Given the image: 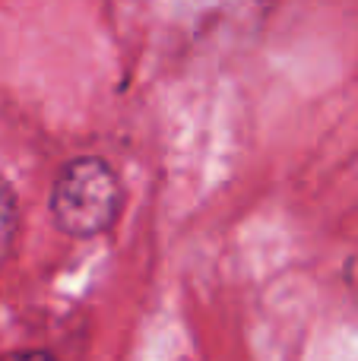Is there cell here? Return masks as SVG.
<instances>
[{
	"label": "cell",
	"mask_w": 358,
	"mask_h": 361,
	"mask_svg": "<svg viewBox=\"0 0 358 361\" xmlns=\"http://www.w3.org/2000/svg\"><path fill=\"white\" fill-rule=\"evenodd\" d=\"M124 187L108 162L82 156L67 162L51 184L48 209L54 225L70 238H95L121 216Z\"/></svg>",
	"instance_id": "1"
},
{
	"label": "cell",
	"mask_w": 358,
	"mask_h": 361,
	"mask_svg": "<svg viewBox=\"0 0 358 361\" xmlns=\"http://www.w3.org/2000/svg\"><path fill=\"white\" fill-rule=\"evenodd\" d=\"M16 238H19V200L13 184L0 175V269L10 260Z\"/></svg>",
	"instance_id": "2"
},
{
	"label": "cell",
	"mask_w": 358,
	"mask_h": 361,
	"mask_svg": "<svg viewBox=\"0 0 358 361\" xmlns=\"http://www.w3.org/2000/svg\"><path fill=\"white\" fill-rule=\"evenodd\" d=\"M0 361H57V358L42 349H23V352H10V355H4Z\"/></svg>",
	"instance_id": "3"
}]
</instances>
